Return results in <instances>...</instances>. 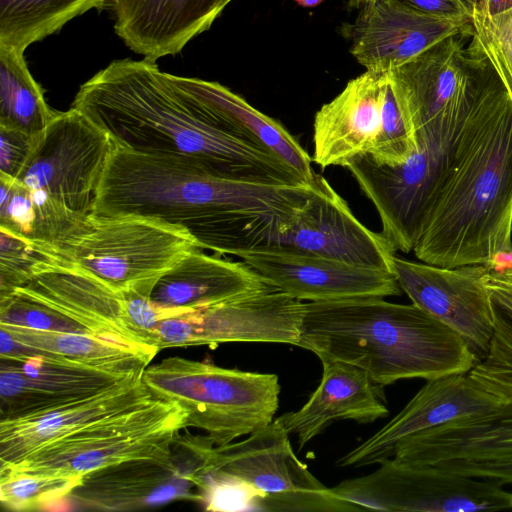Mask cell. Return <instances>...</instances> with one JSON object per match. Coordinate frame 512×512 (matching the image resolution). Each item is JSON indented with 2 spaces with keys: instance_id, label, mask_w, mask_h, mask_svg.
<instances>
[{
  "instance_id": "6da1fadb",
  "label": "cell",
  "mask_w": 512,
  "mask_h": 512,
  "mask_svg": "<svg viewBox=\"0 0 512 512\" xmlns=\"http://www.w3.org/2000/svg\"><path fill=\"white\" fill-rule=\"evenodd\" d=\"M71 107L134 152L177 158L229 180L310 185L281 157L236 133L153 61L111 62L80 86Z\"/></svg>"
},
{
  "instance_id": "8fae6325",
  "label": "cell",
  "mask_w": 512,
  "mask_h": 512,
  "mask_svg": "<svg viewBox=\"0 0 512 512\" xmlns=\"http://www.w3.org/2000/svg\"><path fill=\"white\" fill-rule=\"evenodd\" d=\"M214 448L206 435L179 432L167 456L128 460L83 476L69 510L124 512L176 500L201 503L197 482Z\"/></svg>"
},
{
  "instance_id": "4316f807",
  "label": "cell",
  "mask_w": 512,
  "mask_h": 512,
  "mask_svg": "<svg viewBox=\"0 0 512 512\" xmlns=\"http://www.w3.org/2000/svg\"><path fill=\"white\" fill-rule=\"evenodd\" d=\"M189 252L156 282L151 301L169 310L202 308L257 293L269 285L244 261Z\"/></svg>"
},
{
  "instance_id": "ba28073f",
  "label": "cell",
  "mask_w": 512,
  "mask_h": 512,
  "mask_svg": "<svg viewBox=\"0 0 512 512\" xmlns=\"http://www.w3.org/2000/svg\"><path fill=\"white\" fill-rule=\"evenodd\" d=\"M387 75L415 140L426 129L473 107L499 76L472 20Z\"/></svg>"
},
{
  "instance_id": "ee69618b",
  "label": "cell",
  "mask_w": 512,
  "mask_h": 512,
  "mask_svg": "<svg viewBox=\"0 0 512 512\" xmlns=\"http://www.w3.org/2000/svg\"><path fill=\"white\" fill-rule=\"evenodd\" d=\"M372 1L374 0H348V6L350 9H360Z\"/></svg>"
},
{
  "instance_id": "8d00e7d4",
  "label": "cell",
  "mask_w": 512,
  "mask_h": 512,
  "mask_svg": "<svg viewBox=\"0 0 512 512\" xmlns=\"http://www.w3.org/2000/svg\"><path fill=\"white\" fill-rule=\"evenodd\" d=\"M36 208L29 190L0 174V229L33 242Z\"/></svg>"
},
{
  "instance_id": "83f0119b",
  "label": "cell",
  "mask_w": 512,
  "mask_h": 512,
  "mask_svg": "<svg viewBox=\"0 0 512 512\" xmlns=\"http://www.w3.org/2000/svg\"><path fill=\"white\" fill-rule=\"evenodd\" d=\"M158 348L88 333L57 332L0 324V357L40 354L89 367L144 371Z\"/></svg>"
},
{
  "instance_id": "836d02e7",
  "label": "cell",
  "mask_w": 512,
  "mask_h": 512,
  "mask_svg": "<svg viewBox=\"0 0 512 512\" xmlns=\"http://www.w3.org/2000/svg\"><path fill=\"white\" fill-rule=\"evenodd\" d=\"M60 259L48 248L0 229V296Z\"/></svg>"
},
{
  "instance_id": "f6af8a7d",
  "label": "cell",
  "mask_w": 512,
  "mask_h": 512,
  "mask_svg": "<svg viewBox=\"0 0 512 512\" xmlns=\"http://www.w3.org/2000/svg\"><path fill=\"white\" fill-rule=\"evenodd\" d=\"M511 505H512V496H511Z\"/></svg>"
},
{
  "instance_id": "4fadbf2b",
  "label": "cell",
  "mask_w": 512,
  "mask_h": 512,
  "mask_svg": "<svg viewBox=\"0 0 512 512\" xmlns=\"http://www.w3.org/2000/svg\"><path fill=\"white\" fill-rule=\"evenodd\" d=\"M112 149L109 134L80 111H56L15 180L89 215Z\"/></svg>"
},
{
  "instance_id": "f1b7e54d",
  "label": "cell",
  "mask_w": 512,
  "mask_h": 512,
  "mask_svg": "<svg viewBox=\"0 0 512 512\" xmlns=\"http://www.w3.org/2000/svg\"><path fill=\"white\" fill-rule=\"evenodd\" d=\"M170 79L204 103L243 138L271 151L293 167L308 184L320 175L311 166L312 157L276 119L260 112L243 97L215 81L169 74Z\"/></svg>"
},
{
  "instance_id": "277c9868",
  "label": "cell",
  "mask_w": 512,
  "mask_h": 512,
  "mask_svg": "<svg viewBox=\"0 0 512 512\" xmlns=\"http://www.w3.org/2000/svg\"><path fill=\"white\" fill-rule=\"evenodd\" d=\"M512 98L506 87L439 193L413 251L440 266L487 265L512 247Z\"/></svg>"
},
{
  "instance_id": "4dcf8cb0",
  "label": "cell",
  "mask_w": 512,
  "mask_h": 512,
  "mask_svg": "<svg viewBox=\"0 0 512 512\" xmlns=\"http://www.w3.org/2000/svg\"><path fill=\"white\" fill-rule=\"evenodd\" d=\"M112 0H0V45L25 50L57 33L92 9L110 8Z\"/></svg>"
},
{
  "instance_id": "7bdbcfd3",
  "label": "cell",
  "mask_w": 512,
  "mask_h": 512,
  "mask_svg": "<svg viewBox=\"0 0 512 512\" xmlns=\"http://www.w3.org/2000/svg\"><path fill=\"white\" fill-rule=\"evenodd\" d=\"M299 6L303 8H313L320 5L324 0H294Z\"/></svg>"
},
{
  "instance_id": "b9f144b4",
  "label": "cell",
  "mask_w": 512,
  "mask_h": 512,
  "mask_svg": "<svg viewBox=\"0 0 512 512\" xmlns=\"http://www.w3.org/2000/svg\"><path fill=\"white\" fill-rule=\"evenodd\" d=\"M471 16L484 15L486 11L487 0H462Z\"/></svg>"
},
{
  "instance_id": "30bf717a",
  "label": "cell",
  "mask_w": 512,
  "mask_h": 512,
  "mask_svg": "<svg viewBox=\"0 0 512 512\" xmlns=\"http://www.w3.org/2000/svg\"><path fill=\"white\" fill-rule=\"evenodd\" d=\"M206 469L249 486L257 496L255 511L351 512L362 507L322 484L301 462L289 434L276 421L245 440L215 446Z\"/></svg>"
},
{
  "instance_id": "d6986e66",
  "label": "cell",
  "mask_w": 512,
  "mask_h": 512,
  "mask_svg": "<svg viewBox=\"0 0 512 512\" xmlns=\"http://www.w3.org/2000/svg\"><path fill=\"white\" fill-rule=\"evenodd\" d=\"M426 384L384 427L337 462L360 468L391 458L406 437L462 417L491 413L501 405L468 375L458 373L426 380Z\"/></svg>"
},
{
  "instance_id": "7c38bea8",
  "label": "cell",
  "mask_w": 512,
  "mask_h": 512,
  "mask_svg": "<svg viewBox=\"0 0 512 512\" xmlns=\"http://www.w3.org/2000/svg\"><path fill=\"white\" fill-rule=\"evenodd\" d=\"M504 486L492 479L388 458L374 472L331 489L364 510L472 512L512 509V492Z\"/></svg>"
},
{
  "instance_id": "74e56055",
  "label": "cell",
  "mask_w": 512,
  "mask_h": 512,
  "mask_svg": "<svg viewBox=\"0 0 512 512\" xmlns=\"http://www.w3.org/2000/svg\"><path fill=\"white\" fill-rule=\"evenodd\" d=\"M33 145L34 141L23 132L0 126V174L17 178Z\"/></svg>"
},
{
  "instance_id": "44dd1931",
  "label": "cell",
  "mask_w": 512,
  "mask_h": 512,
  "mask_svg": "<svg viewBox=\"0 0 512 512\" xmlns=\"http://www.w3.org/2000/svg\"><path fill=\"white\" fill-rule=\"evenodd\" d=\"M142 376L42 414L0 420V468L17 463L53 441L154 402L158 398L147 388Z\"/></svg>"
},
{
  "instance_id": "52a82bcc",
  "label": "cell",
  "mask_w": 512,
  "mask_h": 512,
  "mask_svg": "<svg viewBox=\"0 0 512 512\" xmlns=\"http://www.w3.org/2000/svg\"><path fill=\"white\" fill-rule=\"evenodd\" d=\"M198 248L188 230L159 218L89 214L56 255L118 293L150 297L158 279Z\"/></svg>"
},
{
  "instance_id": "d6a6232c",
  "label": "cell",
  "mask_w": 512,
  "mask_h": 512,
  "mask_svg": "<svg viewBox=\"0 0 512 512\" xmlns=\"http://www.w3.org/2000/svg\"><path fill=\"white\" fill-rule=\"evenodd\" d=\"M83 476L0 473V502L10 511L69 510V498Z\"/></svg>"
},
{
  "instance_id": "f35d334b",
  "label": "cell",
  "mask_w": 512,
  "mask_h": 512,
  "mask_svg": "<svg viewBox=\"0 0 512 512\" xmlns=\"http://www.w3.org/2000/svg\"><path fill=\"white\" fill-rule=\"evenodd\" d=\"M436 467L462 475L492 479L503 485L512 484V460L450 461Z\"/></svg>"
},
{
  "instance_id": "ab89813d",
  "label": "cell",
  "mask_w": 512,
  "mask_h": 512,
  "mask_svg": "<svg viewBox=\"0 0 512 512\" xmlns=\"http://www.w3.org/2000/svg\"><path fill=\"white\" fill-rule=\"evenodd\" d=\"M414 10L437 16L472 17L462 0H396Z\"/></svg>"
},
{
  "instance_id": "5bb4252c",
  "label": "cell",
  "mask_w": 512,
  "mask_h": 512,
  "mask_svg": "<svg viewBox=\"0 0 512 512\" xmlns=\"http://www.w3.org/2000/svg\"><path fill=\"white\" fill-rule=\"evenodd\" d=\"M304 303L273 286L222 303L173 310L155 329V345L171 347L228 342L298 346Z\"/></svg>"
},
{
  "instance_id": "3957f363",
  "label": "cell",
  "mask_w": 512,
  "mask_h": 512,
  "mask_svg": "<svg viewBox=\"0 0 512 512\" xmlns=\"http://www.w3.org/2000/svg\"><path fill=\"white\" fill-rule=\"evenodd\" d=\"M299 347L342 361L385 386L468 373L478 362L466 341L415 304L383 297L304 303Z\"/></svg>"
},
{
  "instance_id": "60d3db41",
  "label": "cell",
  "mask_w": 512,
  "mask_h": 512,
  "mask_svg": "<svg viewBox=\"0 0 512 512\" xmlns=\"http://www.w3.org/2000/svg\"><path fill=\"white\" fill-rule=\"evenodd\" d=\"M512 8V0H487L486 11L481 16H493Z\"/></svg>"
},
{
  "instance_id": "ffe728a7",
  "label": "cell",
  "mask_w": 512,
  "mask_h": 512,
  "mask_svg": "<svg viewBox=\"0 0 512 512\" xmlns=\"http://www.w3.org/2000/svg\"><path fill=\"white\" fill-rule=\"evenodd\" d=\"M472 17L423 13L396 0H374L349 27L350 52L366 70L387 72L456 33Z\"/></svg>"
},
{
  "instance_id": "ac0fdd59",
  "label": "cell",
  "mask_w": 512,
  "mask_h": 512,
  "mask_svg": "<svg viewBox=\"0 0 512 512\" xmlns=\"http://www.w3.org/2000/svg\"><path fill=\"white\" fill-rule=\"evenodd\" d=\"M270 286L299 300L336 301L398 296L402 290L390 271L271 249L239 256Z\"/></svg>"
},
{
  "instance_id": "9a60e30c",
  "label": "cell",
  "mask_w": 512,
  "mask_h": 512,
  "mask_svg": "<svg viewBox=\"0 0 512 512\" xmlns=\"http://www.w3.org/2000/svg\"><path fill=\"white\" fill-rule=\"evenodd\" d=\"M261 249L324 257L390 272L396 254L381 232H373L355 217L324 177L292 222L254 250Z\"/></svg>"
},
{
  "instance_id": "7402d4cb",
  "label": "cell",
  "mask_w": 512,
  "mask_h": 512,
  "mask_svg": "<svg viewBox=\"0 0 512 512\" xmlns=\"http://www.w3.org/2000/svg\"><path fill=\"white\" fill-rule=\"evenodd\" d=\"M387 72L366 70L316 112L313 156L321 169L369 155L380 127Z\"/></svg>"
},
{
  "instance_id": "e575fe53",
  "label": "cell",
  "mask_w": 512,
  "mask_h": 512,
  "mask_svg": "<svg viewBox=\"0 0 512 512\" xmlns=\"http://www.w3.org/2000/svg\"><path fill=\"white\" fill-rule=\"evenodd\" d=\"M416 150L415 137L400 110L388 79L380 127L369 156L377 164L396 166L406 162Z\"/></svg>"
},
{
  "instance_id": "7a4b0ae2",
  "label": "cell",
  "mask_w": 512,
  "mask_h": 512,
  "mask_svg": "<svg viewBox=\"0 0 512 512\" xmlns=\"http://www.w3.org/2000/svg\"><path fill=\"white\" fill-rule=\"evenodd\" d=\"M319 182L294 186L229 180L177 158L142 154L113 142L90 214L159 218L188 230L201 249L229 255L251 222L267 215L293 217Z\"/></svg>"
},
{
  "instance_id": "f546056e",
  "label": "cell",
  "mask_w": 512,
  "mask_h": 512,
  "mask_svg": "<svg viewBox=\"0 0 512 512\" xmlns=\"http://www.w3.org/2000/svg\"><path fill=\"white\" fill-rule=\"evenodd\" d=\"M493 333L487 355L468 372L501 406L512 405V270H488Z\"/></svg>"
},
{
  "instance_id": "5b68a950",
  "label": "cell",
  "mask_w": 512,
  "mask_h": 512,
  "mask_svg": "<svg viewBox=\"0 0 512 512\" xmlns=\"http://www.w3.org/2000/svg\"><path fill=\"white\" fill-rule=\"evenodd\" d=\"M485 120L478 104L417 138V150L403 164H377L369 155L346 168L374 205L381 234L395 251L417 244L434 203Z\"/></svg>"
},
{
  "instance_id": "d4e9b609",
  "label": "cell",
  "mask_w": 512,
  "mask_h": 512,
  "mask_svg": "<svg viewBox=\"0 0 512 512\" xmlns=\"http://www.w3.org/2000/svg\"><path fill=\"white\" fill-rule=\"evenodd\" d=\"M320 383L297 411L275 420L302 449L327 426L337 420L371 423L389 414L383 386L362 369L342 361H322Z\"/></svg>"
},
{
  "instance_id": "9c48e42d",
  "label": "cell",
  "mask_w": 512,
  "mask_h": 512,
  "mask_svg": "<svg viewBox=\"0 0 512 512\" xmlns=\"http://www.w3.org/2000/svg\"><path fill=\"white\" fill-rule=\"evenodd\" d=\"M186 421V410L158 398L46 444L17 463L0 468V473L85 476L128 460L167 456L175 436L187 429Z\"/></svg>"
},
{
  "instance_id": "d590c367",
  "label": "cell",
  "mask_w": 512,
  "mask_h": 512,
  "mask_svg": "<svg viewBox=\"0 0 512 512\" xmlns=\"http://www.w3.org/2000/svg\"><path fill=\"white\" fill-rule=\"evenodd\" d=\"M484 52L512 98V8L493 16L473 15Z\"/></svg>"
},
{
  "instance_id": "1f68e13d",
  "label": "cell",
  "mask_w": 512,
  "mask_h": 512,
  "mask_svg": "<svg viewBox=\"0 0 512 512\" xmlns=\"http://www.w3.org/2000/svg\"><path fill=\"white\" fill-rule=\"evenodd\" d=\"M55 112L30 73L24 52L0 45V126L19 130L35 142Z\"/></svg>"
},
{
  "instance_id": "cb8c5ba5",
  "label": "cell",
  "mask_w": 512,
  "mask_h": 512,
  "mask_svg": "<svg viewBox=\"0 0 512 512\" xmlns=\"http://www.w3.org/2000/svg\"><path fill=\"white\" fill-rule=\"evenodd\" d=\"M12 292L47 306L90 334L136 343L126 326L122 293L65 262L47 265Z\"/></svg>"
},
{
  "instance_id": "8992f818",
  "label": "cell",
  "mask_w": 512,
  "mask_h": 512,
  "mask_svg": "<svg viewBox=\"0 0 512 512\" xmlns=\"http://www.w3.org/2000/svg\"><path fill=\"white\" fill-rule=\"evenodd\" d=\"M143 382L159 399L187 411V428L223 446L271 423L279 406L276 374L228 369L169 357L148 366Z\"/></svg>"
},
{
  "instance_id": "2e32d148",
  "label": "cell",
  "mask_w": 512,
  "mask_h": 512,
  "mask_svg": "<svg viewBox=\"0 0 512 512\" xmlns=\"http://www.w3.org/2000/svg\"><path fill=\"white\" fill-rule=\"evenodd\" d=\"M392 273L413 304L457 332L479 360L493 333L484 265L440 267L394 255Z\"/></svg>"
},
{
  "instance_id": "484cf974",
  "label": "cell",
  "mask_w": 512,
  "mask_h": 512,
  "mask_svg": "<svg viewBox=\"0 0 512 512\" xmlns=\"http://www.w3.org/2000/svg\"><path fill=\"white\" fill-rule=\"evenodd\" d=\"M391 458L429 466L461 460H512V405L414 433L396 446Z\"/></svg>"
},
{
  "instance_id": "603a6c76",
  "label": "cell",
  "mask_w": 512,
  "mask_h": 512,
  "mask_svg": "<svg viewBox=\"0 0 512 512\" xmlns=\"http://www.w3.org/2000/svg\"><path fill=\"white\" fill-rule=\"evenodd\" d=\"M232 0H112L115 33L133 52L156 60L180 53Z\"/></svg>"
},
{
  "instance_id": "e0dca14e",
  "label": "cell",
  "mask_w": 512,
  "mask_h": 512,
  "mask_svg": "<svg viewBox=\"0 0 512 512\" xmlns=\"http://www.w3.org/2000/svg\"><path fill=\"white\" fill-rule=\"evenodd\" d=\"M105 370L33 354L0 357V420L42 414L143 374Z\"/></svg>"
}]
</instances>
